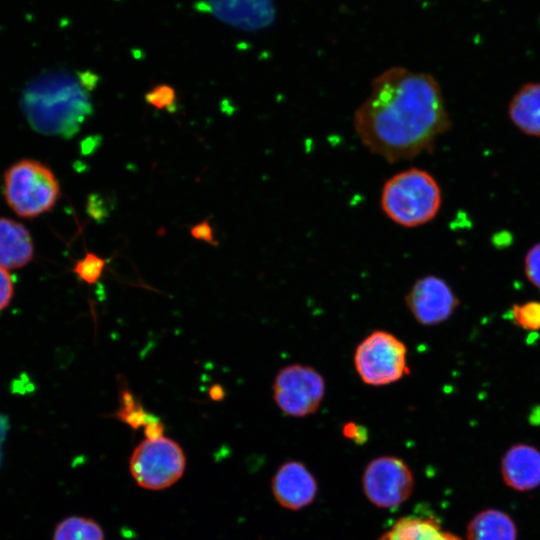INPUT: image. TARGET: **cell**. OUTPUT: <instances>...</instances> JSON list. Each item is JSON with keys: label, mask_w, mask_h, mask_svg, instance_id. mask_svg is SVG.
Listing matches in <instances>:
<instances>
[{"label": "cell", "mask_w": 540, "mask_h": 540, "mask_svg": "<svg viewBox=\"0 0 540 540\" xmlns=\"http://www.w3.org/2000/svg\"><path fill=\"white\" fill-rule=\"evenodd\" d=\"M353 124L371 153L393 163L429 152L450 127V120L432 75L391 67L373 79Z\"/></svg>", "instance_id": "cell-1"}, {"label": "cell", "mask_w": 540, "mask_h": 540, "mask_svg": "<svg viewBox=\"0 0 540 540\" xmlns=\"http://www.w3.org/2000/svg\"><path fill=\"white\" fill-rule=\"evenodd\" d=\"M87 89L82 78L79 81L65 72H51L30 83L22 107L38 132L72 137L92 114Z\"/></svg>", "instance_id": "cell-2"}, {"label": "cell", "mask_w": 540, "mask_h": 540, "mask_svg": "<svg viewBox=\"0 0 540 540\" xmlns=\"http://www.w3.org/2000/svg\"><path fill=\"white\" fill-rule=\"evenodd\" d=\"M442 204L438 182L427 171L409 168L390 177L383 185L380 205L392 222L414 228L432 221Z\"/></svg>", "instance_id": "cell-3"}, {"label": "cell", "mask_w": 540, "mask_h": 540, "mask_svg": "<svg viewBox=\"0 0 540 540\" xmlns=\"http://www.w3.org/2000/svg\"><path fill=\"white\" fill-rule=\"evenodd\" d=\"M3 192L18 216L34 218L54 207L60 186L48 166L37 160L22 159L5 171Z\"/></svg>", "instance_id": "cell-4"}, {"label": "cell", "mask_w": 540, "mask_h": 540, "mask_svg": "<svg viewBox=\"0 0 540 540\" xmlns=\"http://www.w3.org/2000/svg\"><path fill=\"white\" fill-rule=\"evenodd\" d=\"M186 456L181 446L167 437L145 439L132 452L129 470L135 482L147 490H163L184 474Z\"/></svg>", "instance_id": "cell-5"}, {"label": "cell", "mask_w": 540, "mask_h": 540, "mask_svg": "<svg viewBox=\"0 0 540 540\" xmlns=\"http://www.w3.org/2000/svg\"><path fill=\"white\" fill-rule=\"evenodd\" d=\"M354 365L360 379L371 386L391 384L410 372L406 345L383 330L373 331L358 344Z\"/></svg>", "instance_id": "cell-6"}, {"label": "cell", "mask_w": 540, "mask_h": 540, "mask_svg": "<svg viewBox=\"0 0 540 540\" xmlns=\"http://www.w3.org/2000/svg\"><path fill=\"white\" fill-rule=\"evenodd\" d=\"M414 475L408 464L393 455L368 462L362 475L366 499L380 509H394L405 503L414 490Z\"/></svg>", "instance_id": "cell-7"}, {"label": "cell", "mask_w": 540, "mask_h": 540, "mask_svg": "<svg viewBox=\"0 0 540 540\" xmlns=\"http://www.w3.org/2000/svg\"><path fill=\"white\" fill-rule=\"evenodd\" d=\"M325 395V381L313 367L287 365L279 370L273 382V399L286 415L296 418L315 413Z\"/></svg>", "instance_id": "cell-8"}, {"label": "cell", "mask_w": 540, "mask_h": 540, "mask_svg": "<svg viewBox=\"0 0 540 540\" xmlns=\"http://www.w3.org/2000/svg\"><path fill=\"white\" fill-rule=\"evenodd\" d=\"M405 302L415 320L425 326L446 321L459 304L447 282L434 275L417 279L405 296Z\"/></svg>", "instance_id": "cell-9"}, {"label": "cell", "mask_w": 540, "mask_h": 540, "mask_svg": "<svg viewBox=\"0 0 540 540\" xmlns=\"http://www.w3.org/2000/svg\"><path fill=\"white\" fill-rule=\"evenodd\" d=\"M271 491L281 507L298 511L314 502L318 483L304 463L289 460L282 463L273 475Z\"/></svg>", "instance_id": "cell-10"}, {"label": "cell", "mask_w": 540, "mask_h": 540, "mask_svg": "<svg viewBox=\"0 0 540 540\" xmlns=\"http://www.w3.org/2000/svg\"><path fill=\"white\" fill-rule=\"evenodd\" d=\"M500 472L513 490L526 492L540 486V451L529 444L512 445L502 456Z\"/></svg>", "instance_id": "cell-11"}, {"label": "cell", "mask_w": 540, "mask_h": 540, "mask_svg": "<svg viewBox=\"0 0 540 540\" xmlns=\"http://www.w3.org/2000/svg\"><path fill=\"white\" fill-rule=\"evenodd\" d=\"M33 256V241L26 227L13 219L0 218V266L19 269L30 263Z\"/></svg>", "instance_id": "cell-12"}, {"label": "cell", "mask_w": 540, "mask_h": 540, "mask_svg": "<svg viewBox=\"0 0 540 540\" xmlns=\"http://www.w3.org/2000/svg\"><path fill=\"white\" fill-rule=\"evenodd\" d=\"M378 540H462L444 530L430 516L409 515L398 519Z\"/></svg>", "instance_id": "cell-13"}, {"label": "cell", "mask_w": 540, "mask_h": 540, "mask_svg": "<svg viewBox=\"0 0 540 540\" xmlns=\"http://www.w3.org/2000/svg\"><path fill=\"white\" fill-rule=\"evenodd\" d=\"M508 114L520 131L540 137V83L523 85L510 100Z\"/></svg>", "instance_id": "cell-14"}, {"label": "cell", "mask_w": 540, "mask_h": 540, "mask_svg": "<svg viewBox=\"0 0 540 540\" xmlns=\"http://www.w3.org/2000/svg\"><path fill=\"white\" fill-rule=\"evenodd\" d=\"M467 540H517V528L513 519L498 509L478 512L468 523Z\"/></svg>", "instance_id": "cell-15"}, {"label": "cell", "mask_w": 540, "mask_h": 540, "mask_svg": "<svg viewBox=\"0 0 540 540\" xmlns=\"http://www.w3.org/2000/svg\"><path fill=\"white\" fill-rule=\"evenodd\" d=\"M53 540H105L102 527L92 518L70 516L56 526Z\"/></svg>", "instance_id": "cell-16"}, {"label": "cell", "mask_w": 540, "mask_h": 540, "mask_svg": "<svg viewBox=\"0 0 540 540\" xmlns=\"http://www.w3.org/2000/svg\"><path fill=\"white\" fill-rule=\"evenodd\" d=\"M105 266V259L92 252H88L82 259L75 263L73 271L82 281L87 284H94L101 277Z\"/></svg>", "instance_id": "cell-17"}, {"label": "cell", "mask_w": 540, "mask_h": 540, "mask_svg": "<svg viewBox=\"0 0 540 540\" xmlns=\"http://www.w3.org/2000/svg\"><path fill=\"white\" fill-rule=\"evenodd\" d=\"M513 318L517 325L529 331L540 330V302L529 301L514 305Z\"/></svg>", "instance_id": "cell-18"}, {"label": "cell", "mask_w": 540, "mask_h": 540, "mask_svg": "<svg viewBox=\"0 0 540 540\" xmlns=\"http://www.w3.org/2000/svg\"><path fill=\"white\" fill-rule=\"evenodd\" d=\"M145 100L157 109L172 111L176 101V94L171 86L160 84L146 93Z\"/></svg>", "instance_id": "cell-19"}, {"label": "cell", "mask_w": 540, "mask_h": 540, "mask_svg": "<svg viewBox=\"0 0 540 540\" xmlns=\"http://www.w3.org/2000/svg\"><path fill=\"white\" fill-rule=\"evenodd\" d=\"M524 271L530 283L540 289V242L528 250L524 260Z\"/></svg>", "instance_id": "cell-20"}, {"label": "cell", "mask_w": 540, "mask_h": 540, "mask_svg": "<svg viewBox=\"0 0 540 540\" xmlns=\"http://www.w3.org/2000/svg\"><path fill=\"white\" fill-rule=\"evenodd\" d=\"M14 295V283L8 270L0 266V311L11 302Z\"/></svg>", "instance_id": "cell-21"}, {"label": "cell", "mask_w": 540, "mask_h": 540, "mask_svg": "<svg viewBox=\"0 0 540 540\" xmlns=\"http://www.w3.org/2000/svg\"><path fill=\"white\" fill-rule=\"evenodd\" d=\"M342 434L345 438L357 444H363L368 438L367 429L355 422H346L342 427Z\"/></svg>", "instance_id": "cell-22"}, {"label": "cell", "mask_w": 540, "mask_h": 540, "mask_svg": "<svg viewBox=\"0 0 540 540\" xmlns=\"http://www.w3.org/2000/svg\"><path fill=\"white\" fill-rule=\"evenodd\" d=\"M190 233L193 238L207 242L210 245L217 246L218 242L214 239L213 229L207 220L192 226Z\"/></svg>", "instance_id": "cell-23"}, {"label": "cell", "mask_w": 540, "mask_h": 540, "mask_svg": "<svg viewBox=\"0 0 540 540\" xmlns=\"http://www.w3.org/2000/svg\"><path fill=\"white\" fill-rule=\"evenodd\" d=\"M164 425L160 419H157L144 428V434L147 439H157L163 436Z\"/></svg>", "instance_id": "cell-24"}, {"label": "cell", "mask_w": 540, "mask_h": 540, "mask_svg": "<svg viewBox=\"0 0 540 540\" xmlns=\"http://www.w3.org/2000/svg\"><path fill=\"white\" fill-rule=\"evenodd\" d=\"M209 396L215 401H221L225 397V390L219 384H214L209 390Z\"/></svg>", "instance_id": "cell-25"}]
</instances>
